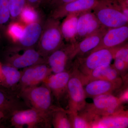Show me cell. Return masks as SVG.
<instances>
[{"label": "cell", "mask_w": 128, "mask_h": 128, "mask_svg": "<svg viewBox=\"0 0 128 128\" xmlns=\"http://www.w3.org/2000/svg\"><path fill=\"white\" fill-rule=\"evenodd\" d=\"M73 63L81 75L86 76L98 66L111 64L113 59L112 48L102 49L86 56L76 58Z\"/></svg>", "instance_id": "5b68a950"}, {"label": "cell", "mask_w": 128, "mask_h": 128, "mask_svg": "<svg viewBox=\"0 0 128 128\" xmlns=\"http://www.w3.org/2000/svg\"><path fill=\"white\" fill-rule=\"evenodd\" d=\"M93 103L87 104L78 113L92 124L101 117L109 116L124 110L123 102L112 94H102L93 98Z\"/></svg>", "instance_id": "6da1fadb"}, {"label": "cell", "mask_w": 128, "mask_h": 128, "mask_svg": "<svg viewBox=\"0 0 128 128\" xmlns=\"http://www.w3.org/2000/svg\"><path fill=\"white\" fill-rule=\"evenodd\" d=\"M80 13L68 15L60 24V28L64 40L68 43L76 44L77 35V24L78 16Z\"/></svg>", "instance_id": "d6986e66"}, {"label": "cell", "mask_w": 128, "mask_h": 128, "mask_svg": "<svg viewBox=\"0 0 128 128\" xmlns=\"http://www.w3.org/2000/svg\"><path fill=\"white\" fill-rule=\"evenodd\" d=\"M18 108L17 101L0 88V110L14 112L18 110Z\"/></svg>", "instance_id": "cb8c5ba5"}, {"label": "cell", "mask_w": 128, "mask_h": 128, "mask_svg": "<svg viewBox=\"0 0 128 128\" xmlns=\"http://www.w3.org/2000/svg\"><path fill=\"white\" fill-rule=\"evenodd\" d=\"M103 27L92 10L83 12L78 16L76 42Z\"/></svg>", "instance_id": "5bb4252c"}, {"label": "cell", "mask_w": 128, "mask_h": 128, "mask_svg": "<svg viewBox=\"0 0 128 128\" xmlns=\"http://www.w3.org/2000/svg\"><path fill=\"white\" fill-rule=\"evenodd\" d=\"M21 92L32 108L41 112L51 122L52 114L56 106L53 105L52 94L50 89L44 84L26 88Z\"/></svg>", "instance_id": "277c9868"}, {"label": "cell", "mask_w": 128, "mask_h": 128, "mask_svg": "<svg viewBox=\"0 0 128 128\" xmlns=\"http://www.w3.org/2000/svg\"><path fill=\"white\" fill-rule=\"evenodd\" d=\"M114 64L112 66L119 73L121 78L124 80L127 74L128 70V64L119 59H114Z\"/></svg>", "instance_id": "f546056e"}, {"label": "cell", "mask_w": 128, "mask_h": 128, "mask_svg": "<svg viewBox=\"0 0 128 128\" xmlns=\"http://www.w3.org/2000/svg\"><path fill=\"white\" fill-rule=\"evenodd\" d=\"M72 71V66L69 70L51 74L42 82L50 89L58 102H60L66 93L67 85Z\"/></svg>", "instance_id": "8fae6325"}, {"label": "cell", "mask_w": 128, "mask_h": 128, "mask_svg": "<svg viewBox=\"0 0 128 128\" xmlns=\"http://www.w3.org/2000/svg\"></svg>", "instance_id": "d590c367"}, {"label": "cell", "mask_w": 128, "mask_h": 128, "mask_svg": "<svg viewBox=\"0 0 128 128\" xmlns=\"http://www.w3.org/2000/svg\"><path fill=\"white\" fill-rule=\"evenodd\" d=\"M6 112L5 111L0 110V122L1 121H2V120L4 118L5 115H6L5 114Z\"/></svg>", "instance_id": "836d02e7"}, {"label": "cell", "mask_w": 128, "mask_h": 128, "mask_svg": "<svg viewBox=\"0 0 128 128\" xmlns=\"http://www.w3.org/2000/svg\"><path fill=\"white\" fill-rule=\"evenodd\" d=\"M128 25L108 28L100 44L90 53L102 49L112 48L121 46L128 42Z\"/></svg>", "instance_id": "4fadbf2b"}, {"label": "cell", "mask_w": 128, "mask_h": 128, "mask_svg": "<svg viewBox=\"0 0 128 128\" xmlns=\"http://www.w3.org/2000/svg\"><path fill=\"white\" fill-rule=\"evenodd\" d=\"M73 71L67 85L68 109L70 112H78L84 109L87 103L84 85L80 73L72 65Z\"/></svg>", "instance_id": "8992f818"}, {"label": "cell", "mask_w": 128, "mask_h": 128, "mask_svg": "<svg viewBox=\"0 0 128 128\" xmlns=\"http://www.w3.org/2000/svg\"><path fill=\"white\" fill-rule=\"evenodd\" d=\"M46 0H44V1L46 2Z\"/></svg>", "instance_id": "8d00e7d4"}, {"label": "cell", "mask_w": 128, "mask_h": 128, "mask_svg": "<svg viewBox=\"0 0 128 128\" xmlns=\"http://www.w3.org/2000/svg\"><path fill=\"white\" fill-rule=\"evenodd\" d=\"M113 59H119L128 64V42L116 48H112Z\"/></svg>", "instance_id": "f1b7e54d"}, {"label": "cell", "mask_w": 128, "mask_h": 128, "mask_svg": "<svg viewBox=\"0 0 128 128\" xmlns=\"http://www.w3.org/2000/svg\"><path fill=\"white\" fill-rule=\"evenodd\" d=\"M66 111L71 123L72 128H92L90 122L84 116L78 112Z\"/></svg>", "instance_id": "484cf974"}, {"label": "cell", "mask_w": 128, "mask_h": 128, "mask_svg": "<svg viewBox=\"0 0 128 128\" xmlns=\"http://www.w3.org/2000/svg\"><path fill=\"white\" fill-rule=\"evenodd\" d=\"M76 44H64L46 58V63L53 73L69 70L73 65L71 56Z\"/></svg>", "instance_id": "9c48e42d"}, {"label": "cell", "mask_w": 128, "mask_h": 128, "mask_svg": "<svg viewBox=\"0 0 128 128\" xmlns=\"http://www.w3.org/2000/svg\"><path fill=\"white\" fill-rule=\"evenodd\" d=\"M59 19L49 17L44 24L38 43V50L45 58L64 44Z\"/></svg>", "instance_id": "7a4b0ae2"}, {"label": "cell", "mask_w": 128, "mask_h": 128, "mask_svg": "<svg viewBox=\"0 0 128 128\" xmlns=\"http://www.w3.org/2000/svg\"><path fill=\"white\" fill-rule=\"evenodd\" d=\"M98 2V0H75L52 10L50 17L59 20L70 14L92 10Z\"/></svg>", "instance_id": "7c38bea8"}, {"label": "cell", "mask_w": 128, "mask_h": 128, "mask_svg": "<svg viewBox=\"0 0 128 128\" xmlns=\"http://www.w3.org/2000/svg\"><path fill=\"white\" fill-rule=\"evenodd\" d=\"M21 76L22 72L18 69L7 64L2 65L0 84L6 87H13L19 83Z\"/></svg>", "instance_id": "ffe728a7"}, {"label": "cell", "mask_w": 128, "mask_h": 128, "mask_svg": "<svg viewBox=\"0 0 128 128\" xmlns=\"http://www.w3.org/2000/svg\"><path fill=\"white\" fill-rule=\"evenodd\" d=\"M2 66L0 62V80H1L2 76Z\"/></svg>", "instance_id": "e575fe53"}, {"label": "cell", "mask_w": 128, "mask_h": 128, "mask_svg": "<svg viewBox=\"0 0 128 128\" xmlns=\"http://www.w3.org/2000/svg\"><path fill=\"white\" fill-rule=\"evenodd\" d=\"M11 21L8 0H0V28L8 25Z\"/></svg>", "instance_id": "83f0119b"}, {"label": "cell", "mask_w": 128, "mask_h": 128, "mask_svg": "<svg viewBox=\"0 0 128 128\" xmlns=\"http://www.w3.org/2000/svg\"><path fill=\"white\" fill-rule=\"evenodd\" d=\"M112 64H110L98 66L92 70L87 76H82L80 74L84 86L87 82L93 80H106L108 72Z\"/></svg>", "instance_id": "603a6c76"}, {"label": "cell", "mask_w": 128, "mask_h": 128, "mask_svg": "<svg viewBox=\"0 0 128 128\" xmlns=\"http://www.w3.org/2000/svg\"><path fill=\"white\" fill-rule=\"evenodd\" d=\"M47 0H46V1H47Z\"/></svg>", "instance_id": "74e56055"}, {"label": "cell", "mask_w": 128, "mask_h": 128, "mask_svg": "<svg viewBox=\"0 0 128 128\" xmlns=\"http://www.w3.org/2000/svg\"><path fill=\"white\" fill-rule=\"evenodd\" d=\"M124 80L111 82L108 80H98L90 81L84 86L86 98L94 97L106 94H112L122 87Z\"/></svg>", "instance_id": "9a60e30c"}, {"label": "cell", "mask_w": 128, "mask_h": 128, "mask_svg": "<svg viewBox=\"0 0 128 128\" xmlns=\"http://www.w3.org/2000/svg\"><path fill=\"white\" fill-rule=\"evenodd\" d=\"M27 5L38 9L44 0H26Z\"/></svg>", "instance_id": "d6a6232c"}, {"label": "cell", "mask_w": 128, "mask_h": 128, "mask_svg": "<svg viewBox=\"0 0 128 128\" xmlns=\"http://www.w3.org/2000/svg\"><path fill=\"white\" fill-rule=\"evenodd\" d=\"M128 126V111L124 110L109 116L99 118L92 124V128H125Z\"/></svg>", "instance_id": "ac0fdd59"}, {"label": "cell", "mask_w": 128, "mask_h": 128, "mask_svg": "<svg viewBox=\"0 0 128 128\" xmlns=\"http://www.w3.org/2000/svg\"><path fill=\"white\" fill-rule=\"evenodd\" d=\"M25 26L19 21H11L7 25L6 34L14 44L22 38Z\"/></svg>", "instance_id": "7402d4cb"}, {"label": "cell", "mask_w": 128, "mask_h": 128, "mask_svg": "<svg viewBox=\"0 0 128 128\" xmlns=\"http://www.w3.org/2000/svg\"><path fill=\"white\" fill-rule=\"evenodd\" d=\"M37 9L27 5L21 12L18 21L26 25L39 20L41 18Z\"/></svg>", "instance_id": "d4e9b609"}, {"label": "cell", "mask_w": 128, "mask_h": 128, "mask_svg": "<svg viewBox=\"0 0 128 128\" xmlns=\"http://www.w3.org/2000/svg\"><path fill=\"white\" fill-rule=\"evenodd\" d=\"M124 15L128 18V0H116Z\"/></svg>", "instance_id": "1f68e13d"}, {"label": "cell", "mask_w": 128, "mask_h": 128, "mask_svg": "<svg viewBox=\"0 0 128 128\" xmlns=\"http://www.w3.org/2000/svg\"><path fill=\"white\" fill-rule=\"evenodd\" d=\"M46 62V58L34 48H22L14 46L9 50L6 58V64L17 69Z\"/></svg>", "instance_id": "52a82bcc"}, {"label": "cell", "mask_w": 128, "mask_h": 128, "mask_svg": "<svg viewBox=\"0 0 128 128\" xmlns=\"http://www.w3.org/2000/svg\"><path fill=\"white\" fill-rule=\"evenodd\" d=\"M11 21H18L21 12L27 5L26 0H8Z\"/></svg>", "instance_id": "4316f807"}, {"label": "cell", "mask_w": 128, "mask_h": 128, "mask_svg": "<svg viewBox=\"0 0 128 128\" xmlns=\"http://www.w3.org/2000/svg\"><path fill=\"white\" fill-rule=\"evenodd\" d=\"M75 0H47L49 6L52 10L57 8L60 6L72 2Z\"/></svg>", "instance_id": "4dcf8cb0"}, {"label": "cell", "mask_w": 128, "mask_h": 128, "mask_svg": "<svg viewBox=\"0 0 128 128\" xmlns=\"http://www.w3.org/2000/svg\"><path fill=\"white\" fill-rule=\"evenodd\" d=\"M13 112L11 122L12 125L15 128H51L52 124L50 120L34 108L18 110Z\"/></svg>", "instance_id": "ba28073f"}, {"label": "cell", "mask_w": 128, "mask_h": 128, "mask_svg": "<svg viewBox=\"0 0 128 128\" xmlns=\"http://www.w3.org/2000/svg\"><path fill=\"white\" fill-rule=\"evenodd\" d=\"M92 11L102 26L106 28L128 25V18L123 13L116 0H98Z\"/></svg>", "instance_id": "3957f363"}, {"label": "cell", "mask_w": 128, "mask_h": 128, "mask_svg": "<svg viewBox=\"0 0 128 128\" xmlns=\"http://www.w3.org/2000/svg\"><path fill=\"white\" fill-rule=\"evenodd\" d=\"M108 29L103 27L76 44L71 56L72 60L76 57H85L88 55L100 44Z\"/></svg>", "instance_id": "2e32d148"}, {"label": "cell", "mask_w": 128, "mask_h": 128, "mask_svg": "<svg viewBox=\"0 0 128 128\" xmlns=\"http://www.w3.org/2000/svg\"><path fill=\"white\" fill-rule=\"evenodd\" d=\"M44 22L41 19L26 25L22 38L14 46L22 48H34L39 41Z\"/></svg>", "instance_id": "e0dca14e"}, {"label": "cell", "mask_w": 128, "mask_h": 128, "mask_svg": "<svg viewBox=\"0 0 128 128\" xmlns=\"http://www.w3.org/2000/svg\"><path fill=\"white\" fill-rule=\"evenodd\" d=\"M52 73V71L46 62L25 68L22 72L19 82L21 90L38 86L40 83L43 82Z\"/></svg>", "instance_id": "30bf717a"}, {"label": "cell", "mask_w": 128, "mask_h": 128, "mask_svg": "<svg viewBox=\"0 0 128 128\" xmlns=\"http://www.w3.org/2000/svg\"><path fill=\"white\" fill-rule=\"evenodd\" d=\"M51 124L54 128H72L66 110L56 107L52 114Z\"/></svg>", "instance_id": "44dd1931"}]
</instances>
